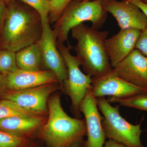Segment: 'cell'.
Wrapping results in <instances>:
<instances>
[{
    "label": "cell",
    "mask_w": 147,
    "mask_h": 147,
    "mask_svg": "<svg viewBox=\"0 0 147 147\" xmlns=\"http://www.w3.org/2000/svg\"><path fill=\"white\" fill-rule=\"evenodd\" d=\"M92 85L91 92L96 98L109 96L123 98L147 94V89L124 81L116 76L112 71L100 78L92 79Z\"/></svg>",
    "instance_id": "obj_10"
},
{
    "label": "cell",
    "mask_w": 147,
    "mask_h": 147,
    "mask_svg": "<svg viewBox=\"0 0 147 147\" xmlns=\"http://www.w3.org/2000/svg\"><path fill=\"white\" fill-rule=\"evenodd\" d=\"M47 106L48 118L38 131L36 138L47 147H69L84 141L87 134L85 119L68 115L62 106L59 94L50 96Z\"/></svg>",
    "instance_id": "obj_1"
},
{
    "label": "cell",
    "mask_w": 147,
    "mask_h": 147,
    "mask_svg": "<svg viewBox=\"0 0 147 147\" xmlns=\"http://www.w3.org/2000/svg\"><path fill=\"white\" fill-rule=\"evenodd\" d=\"M33 140L0 130V147H29Z\"/></svg>",
    "instance_id": "obj_19"
},
{
    "label": "cell",
    "mask_w": 147,
    "mask_h": 147,
    "mask_svg": "<svg viewBox=\"0 0 147 147\" xmlns=\"http://www.w3.org/2000/svg\"><path fill=\"white\" fill-rule=\"evenodd\" d=\"M84 141L76 142L69 147H84Z\"/></svg>",
    "instance_id": "obj_28"
},
{
    "label": "cell",
    "mask_w": 147,
    "mask_h": 147,
    "mask_svg": "<svg viewBox=\"0 0 147 147\" xmlns=\"http://www.w3.org/2000/svg\"><path fill=\"white\" fill-rule=\"evenodd\" d=\"M7 8L1 33L3 49L16 53L38 42L42 32V20L39 13L15 5Z\"/></svg>",
    "instance_id": "obj_3"
},
{
    "label": "cell",
    "mask_w": 147,
    "mask_h": 147,
    "mask_svg": "<svg viewBox=\"0 0 147 147\" xmlns=\"http://www.w3.org/2000/svg\"><path fill=\"white\" fill-rule=\"evenodd\" d=\"M61 90L59 83L45 84L19 91L7 90L3 99L15 102L20 107L42 116H48V101L51 95Z\"/></svg>",
    "instance_id": "obj_7"
},
{
    "label": "cell",
    "mask_w": 147,
    "mask_h": 147,
    "mask_svg": "<svg viewBox=\"0 0 147 147\" xmlns=\"http://www.w3.org/2000/svg\"><path fill=\"white\" fill-rule=\"evenodd\" d=\"M37 116L42 115L22 108L11 100L5 99L0 100V119L13 116L33 117Z\"/></svg>",
    "instance_id": "obj_17"
},
{
    "label": "cell",
    "mask_w": 147,
    "mask_h": 147,
    "mask_svg": "<svg viewBox=\"0 0 147 147\" xmlns=\"http://www.w3.org/2000/svg\"><path fill=\"white\" fill-rule=\"evenodd\" d=\"M46 116H13L0 119V130L34 140L47 121Z\"/></svg>",
    "instance_id": "obj_15"
},
{
    "label": "cell",
    "mask_w": 147,
    "mask_h": 147,
    "mask_svg": "<svg viewBox=\"0 0 147 147\" xmlns=\"http://www.w3.org/2000/svg\"><path fill=\"white\" fill-rule=\"evenodd\" d=\"M85 117L87 139L84 147H103L106 137L102 125L103 117L98 110L96 99L89 91L79 106Z\"/></svg>",
    "instance_id": "obj_9"
},
{
    "label": "cell",
    "mask_w": 147,
    "mask_h": 147,
    "mask_svg": "<svg viewBox=\"0 0 147 147\" xmlns=\"http://www.w3.org/2000/svg\"><path fill=\"white\" fill-rule=\"evenodd\" d=\"M36 11L41 17L42 24L49 21L51 0H18Z\"/></svg>",
    "instance_id": "obj_21"
},
{
    "label": "cell",
    "mask_w": 147,
    "mask_h": 147,
    "mask_svg": "<svg viewBox=\"0 0 147 147\" xmlns=\"http://www.w3.org/2000/svg\"><path fill=\"white\" fill-rule=\"evenodd\" d=\"M77 43L74 49L83 70L92 79L100 78L113 70L105 45L108 31H100L84 23L71 29Z\"/></svg>",
    "instance_id": "obj_2"
},
{
    "label": "cell",
    "mask_w": 147,
    "mask_h": 147,
    "mask_svg": "<svg viewBox=\"0 0 147 147\" xmlns=\"http://www.w3.org/2000/svg\"><path fill=\"white\" fill-rule=\"evenodd\" d=\"M8 8L6 6L4 0H0V34L1 32Z\"/></svg>",
    "instance_id": "obj_24"
},
{
    "label": "cell",
    "mask_w": 147,
    "mask_h": 147,
    "mask_svg": "<svg viewBox=\"0 0 147 147\" xmlns=\"http://www.w3.org/2000/svg\"><path fill=\"white\" fill-rule=\"evenodd\" d=\"M18 68L16 53L6 49L0 50V73L5 75Z\"/></svg>",
    "instance_id": "obj_20"
},
{
    "label": "cell",
    "mask_w": 147,
    "mask_h": 147,
    "mask_svg": "<svg viewBox=\"0 0 147 147\" xmlns=\"http://www.w3.org/2000/svg\"><path fill=\"white\" fill-rule=\"evenodd\" d=\"M106 12L115 18L121 29H136L142 31L147 27V18L140 9L126 0H102Z\"/></svg>",
    "instance_id": "obj_11"
},
{
    "label": "cell",
    "mask_w": 147,
    "mask_h": 147,
    "mask_svg": "<svg viewBox=\"0 0 147 147\" xmlns=\"http://www.w3.org/2000/svg\"><path fill=\"white\" fill-rule=\"evenodd\" d=\"M102 0H78L69 4L53 27L57 40L68 42L69 33L71 29L85 21L91 22L92 28H102L106 19Z\"/></svg>",
    "instance_id": "obj_4"
},
{
    "label": "cell",
    "mask_w": 147,
    "mask_h": 147,
    "mask_svg": "<svg viewBox=\"0 0 147 147\" xmlns=\"http://www.w3.org/2000/svg\"><path fill=\"white\" fill-rule=\"evenodd\" d=\"M141 32L136 29H121L117 33L106 39L105 47L113 68L135 49Z\"/></svg>",
    "instance_id": "obj_14"
},
{
    "label": "cell",
    "mask_w": 147,
    "mask_h": 147,
    "mask_svg": "<svg viewBox=\"0 0 147 147\" xmlns=\"http://www.w3.org/2000/svg\"><path fill=\"white\" fill-rule=\"evenodd\" d=\"M112 72L129 84L147 89V57L137 49L113 68Z\"/></svg>",
    "instance_id": "obj_12"
},
{
    "label": "cell",
    "mask_w": 147,
    "mask_h": 147,
    "mask_svg": "<svg viewBox=\"0 0 147 147\" xmlns=\"http://www.w3.org/2000/svg\"><path fill=\"white\" fill-rule=\"evenodd\" d=\"M135 49L139 50L143 55L147 57V27L141 32L136 43Z\"/></svg>",
    "instance_id": "obj_23"
},
{
    "label": "cell",
    "mask_w": 147,
    "mask_h": 147,
    "mask_svg": "<svg viewBox=\"0 0 147 147\" xmlns=\"http://www.w3.org/2000/svg\"><path fill=\"white\" fill-rule=\"evenodd\" d=\"M72 0H51L49 20L50 24H55ZM82 1V0H81Z\"/></svg>",
    "instance_id": "obj_22"
},
{
    "label": "cell",
    "mask_w": 147,
    "mask_h": 147,
    "mask_svg": "<svg viewBox=\"0 0 147 147\" xmlns=\"http://www.w3.org/2000/svg\"><path fill=\"white\" fill-rule=\"evenodd\" d=\"M103 147H126L118 142L108 139V141L105 142Z\"/></svg>",
    "instance_id": "obj_27"
},
{
    "label": "cell",
    "mask_w": 147,
    "mask_h": 147,
    "mask_svg": "<svg viewBox=\"0 0 147 147\" xmlns=\"http://www.w3.org/2000/svg\"><path fill=\"white\" fill-rule=\"evenodd\" d=\"M96 99L98 107L103 115L102 125L106 138L126 147H146L141 142L143 131L141 123L133 125L123 117L119 105L112 106L105 97Z\"/></svg>",
    "instance_id": "obj_5"
},
{
    "label": "cell",
    "mask_w": 147,
    "mask_h": 147,
    "mask_svg": "<svg viewBox=\"0 0 147 147\" xmlns=\"http://www.w3.org/2000/svg\"><path fill=\"white\" fill-rule=\"evenodd\" d=\"M16 57L17 67L20 69L28 71L45 70L38 42L16 52Z\"/></svg>",
    "instance_id": "obj_16"
},
{
    "label": "cell",
    "mask_w": 147,
    "mask_h": 147,
    "mask_svg": "<svg viewBox=\"0 0 147 147\" xmlns=\"http://www.w3.org/2000/svg\"><path fill=\"white\" fill-rule=\"evenodd\" d=\"M145 3H147V0H142Z\"/></svg>",
    "instance_id": "obj_30"
},
{
    "label": "cell",
    "mask_w": 147,
    "mask_h": 147,
    "mask_svg": "<svg viewBox=\"0 0 147 147\" xmlns=\"http://www.w3.org/2000/svg\"><path fill=\"white\" fill-rule=\"evenodd\" d=\"M42 24V36L38 41L45 69L55 74L62 90L64 82L67 79V69L65 61L57 46V38L49 21Z\"/></svg>",
    "instance_id": "obj_8"
},
{
    "label": "cell",
    "mask_w": 147,
    "mask_h": 147,
    "mask_svg": "<svg viewBox=\"0 0 147 147\" xmlns=\"http://www.w3.org/2000/svg\"><path fill=\"white\" fill-rule=\"evenodd\" d=\"M29 147H40L39 146V145L38 144V143L37 142H34V141H33L32 144L30 145V146Z\"/></svg>",
    "instance_id": "obj_29"
},
{
    "label": "cell",
    "mask_w": 147,
    "mask_h": 147,
    "mask_svg": "<svg viewBox=\"0 0 147 147\" xmlns=\"http://www.w3.org/2000/svg\"><path fill=\"white\" fill-rule=\"evenodd\" d=\"M3 75L5 79L7 90L12 91L59 83L55 74L47 69L28 71L18 68L13 72Z\"/></svg>",
    "instance_id": "obj_13"
},
{
    "label": "cell",
    "mask_w": 147,
    "mask_h": 147,
    "mask_svg": "<svg viewBox=\"0 0 147 147\" xmlns=\"http://www.w3.org/2000/svg\"><path fill=\"white\" fill-rule=\"evenodd\" d=\"M7 90L5 79L3 75L0 73V97L2 98L4 94Z\"/></svg>",
    "instance_id": "obj_26"
},
{
    "label": "cell",
    "mask_w": 147,
    "mask_h": 147,
    "mask_svg": "<svg viewBox=\"0 0 147 147\" xmlns=\"http://www.w3.org/2000/svg\"><path fill=\"white\" fill-rule=\"evenodd\" d=\"M110 103H117L120 106L134 108L147 112V94L137 95L126 98L110 97L107 99Z\"/></svg>",
    "instance_id": "obj_18"
},
{
    "label": "cell",
    "mask_w": 147,
    "mask_h": 147,
    "mask_svg": "<svg viewBox=\"0 0 147 147\" xmlns=\"http://www.w3.org/2000/svg\"><path fill=\"white\" fill-rule=\"evenodd\" d=\"M138 7L147 18V3L142 0H126Z\"/></svg>",
    "instance_id": "obj_25"
},
{
    "label": "cell",
    "mask_w": 147,
    "mask_h": 147,
    "mask_svg": "<svg viewBox=\"0 0 147 147\" xmlns=\"http://www.w3.org/2000/svg\"><path fill=\"white\" fill-rule=\"evenodd\" d=\"M57 46L62 56L67 69V79L64 82L62 91L70 97L72 111L76 116H80L79 106L87 93L92 90V77L83 73L80 66L81 63L76 56L71 55L73 48L70 44L65 46L57 40Z\"/></svg>",
    "instance_id": "obj_6"
}]
</instances>
